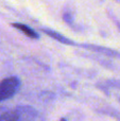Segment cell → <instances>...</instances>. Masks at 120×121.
Instances as JSON below:
<instances>
[{
  "instance_id": "cell-1",
  "label": "cell",
  "mask_w": 120,
  "mask_h": 121,
  "mask_svg": "<svg viewBox=\"0 0 120 121\" xmlns=\"http://www.w3.org/2000/svg\"><path fill=\"white\" fill-rule=\"evenodd\" d=\"M20 88V80L17 77H10L0 82V102L12 98Z\"/></svg>"
},
{
  "instance_id": "cell-2",
  "label": "cell",
  "mask_w": 120,
  "mask_h": 121,
  "mask_svg": "<svg viewBox=\"0 0 120 121\" xmlns=\"http://www.w3.org/2000/svg\"><path fill=\"white\" fill-rule=\"evenodd\" d=\"M28 108H16L0 114V121H22Z\"/></svg>"
},
{
  "instance_id": "cell-3",
  "label": "cell",
  "mask_w": 120,
  "mask_h": 121,
  "mask_svg": "<svg viewBox=\"0 0 120 121\" xmlns=\"http://www.w3.org/2000/svg\"><path fill=\"white\" fill-rule=\"evenodd\" d=\"M42 30V32H44L45 34H47L48 36H50V37H52L53 39L57 40V42L62 43V44L64 45H69V46H76V43H73L71 39H69V38L65 37L64 35H62L60 32H56V31H53V30H50V29H46V28H44V29H40Z\"/></svg>"
},
{
  "instance_id": "cell-4",
  "label": "cell",
  "mask_w": 120,
  "mask_h": 121,
  "mask_svg": "<svg viewBox=\"0 0 120 121\" xmlns=\"http://www.w3.org/2000/svg\"><path fill=\"white\" fill-rule=\"evenodd\" d=\"M12 26L14 28H16L17 30H19V31H21L23 34H25L26 36H28V37L32 38V39H37L38 37H39V35L37 34V32H35L33 29H31L30 27H28V26H26L25 23H19V22H14L12 23Z\"/></svg>"
},
{
  "instance_id": "cell-5",
  "label": "cell",
  "mask_w": 120,
  "mask_h": 121,
  "mask_svg": "<svg viewBox=\"0 0 120 121\" xmlns=\"http://www.w3.org/2000/svg\"><path fill=\"white\" fill-rule=\"evenodd\" d=\"M83 47H86V48H90L91 50H95V51H99V52H103L105 54H108V55H119L118 52L116 51H113V50H110L107 48H102V47H97V46H90V45H83Z\"/></svg>"
},
{
  "instance_id": "cell-6",
  "label": "cell",
  "mask_w": 120,
  "mask_h": 121,
  "mask_svg": "<svg viewBox=\"0 0 120 121\" xmlns=\"http://www.w3.org/2000/svg\"><path fill=\"white\" fill-rule=\"evenodd\" d=\"M60 121H67V120H66V119H65V118H62V119H61V120H60Z\"/></svg>"
}]
</instances>
